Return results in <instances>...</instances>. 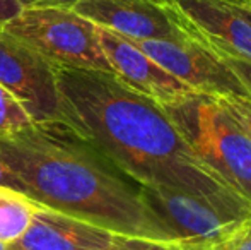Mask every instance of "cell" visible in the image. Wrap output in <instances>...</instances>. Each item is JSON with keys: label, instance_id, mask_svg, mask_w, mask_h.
<instances>
[{"label": "cell", "instance_id": "19", "mask_svg": "<svg viewBox=\"0 0 251 250\" xmlns=\"http://www.w3.org/2000/svg\"><path fill=\"white\" fill-rule=\"evenodd\" d=\"M23 3L24 9H34V7H67L72 9L77 2H84V0H19ZM157 3H168V0H152Z\"/></svg>", "mask_w": 251, "mask_h": 250}, {"label": "cell", "instance_id": "21", "mask_svg": "<svg viewBox=\"0 0 251 250\" xmlns=\"http://www.w3.org/2000/svg\"><path fill=\"white\" fill-rule=\"evenodd\" d=\"M236 10H238L239 16H241L251 28V5H238V3H236Z\"/></svg>", "mask_w": 251, "mask_h": 250}, {"label": "cell", "instance_id": "24", "mask_svg": "<svg viewBox=\"0 0 251 250\" xmlns=\"http://www.w3.org/2000/svg\"><path fill=\"white\" fill-rule=\"evenodd\" d=\"M0 250H9V249H7L5 244H2V242H0Z\"/></svg>", "mask_w": 251, "mask_h": 250}, {"label": "cell", "instance_id": "6", "mask_svg": "<svg viewBox=\"0 0 251 250\" xmlns=\"http://www.w3.org/2000/svg\"><path fill=\"white\" fill-rule=\"evenodd\" d=\"M140 190L176 240L193 250H208L222 244L251 218V209L197 194L147 185H140Z\"/></svg>", "mask_w": 251, "mask_h": 250}, {"label": "cell", "instance_id": "10", "mask_svg": "<svg viewBox=\"0 0 251 250\" xmlns=\"http://www.w3.org/2000/svg\"><path fill=\"white\" fill-rule=\"evenodd\" d=\"M96 33L115 76L137 93L157 103H168L195 93L190 86L173 77L168 70L147 57L130 38L98 24Z\"/></svg>", "mask_w": 251, "mask_h": 250}, {"label": "cell", "instance_id": "2", "mask_svg": "<svg viewBox=\"0 0 251 250\" xmlns=\"http://www.w3.org/2000/svg\"><path fill=\"white\" fill-rule=\"evenodd\" d=\"M0 163L40 206L118 235L176 240L140 185L69 127L34 124L0 134Z\"/></svg>", "mask_w": 251, "mask_h": 250}, {"label": "cell", "instance_id": "22", "mask_svg": "<svg viewBox=\"0 0 251 250\" xmlns=\"http://www.w3.org/2000/svg\"><path fill=\"white\" fill-rule=\"evenodd\" d=\"M222 2L238 3V5H251V0H222Z\"/></svg>", "mask_w": 251, "mask_h": 250}, {"label": "cell", "instance_id": "11", "mask_svg": "<svg viewBox=\"0 0 251 250\" xmlns=\"http://www.w3.org/2000/svg\"><path fill=\"white\" fill-rule=\"evenodd\" d=\"M113 231L38 206L29 228L9 250H108Z\"/></svg>", "mask_w": 251, "mask_h": 250}, {"label": "cell", "instance_id": "14", "mask_svg": "<svg viewBox=\"0 0 251 250\" xmlns=\"http://www.w3.org/2000/svg\"><path fill=\"white\" fill-rule=\"evenodd\" d=\"M108 250H193L178 240H152L113 233Z\"/></svg>", "mask_w": 251, "mask_h": 250}, {"label": "cell", "instance_id": "4", "mask_svg": "<svg viewBox=\"0 0 251 250\" xmlns=\"http://www.w3.org/2000/svg\"><path fill=\"white\" fill-rule=\"evenodd\" d=\"M2 31L23 40L55 67L115 74L98 40L96 24L72 9H24Z\"/></svg>", "mask_w": 251, "mask_h": 250}, {"label": "cell", "instance_id": "12", "mask_svg": "<svg viewBox=\"0 0 251 250\" xmlns=\"http://www.w3.org/2000/svg\"><path fill=\"white\" fill-rule=\"evenodd\" d=\"M38 206L21 190L0 185V242L9 247L29 228Z\"/></svg>", "mask_w": 251, "mask_h": 250}, {"label": "cell", "instance_id": "3", "mask_svg": "<svg viewBox=\"0 0 251 250\" xmlns=\"http://www.w3.org/2000/svg\"><path fill=\"white\" fill-rule=\"evenodd\" d=\"M159 105L200 160L251 204V137L217 98L192 93Z\"/></svg>", "mask_w": 251, "mask_h": 250}, {"label": "cell", "instance_id": "15", "mask_svg": "<svg viewBox=\"0 0 251 250\" xmlns=\"http://www.w3.org/2000/svg\"><path fill=\"white\" fill-rule=\"evenodd\" d=\"M224 110L245 129V132L251 137V100L243 96H215Z\"/></svg>", "mask_w": 251, "mask_h": 250}, {"label": "cell", "instance_id": "20", "mask_svg": "<svg viewBox=\"0 0 251 250\" xmlns=\"http://www.w3.org/2000/svg\"><path fill=\"white\" fill-rule=\"evenodd\" d=\"M0 185L2 187H10V189H16L19 190V184H17L16 177L0 163Z\"/></svg>", "mask_w": 251, "mask_h": 250}, {"label": "cell", "instance_id": "17", "mask_svg": "<svg viewBox=\"0 0 251 250\" xmlns=\"http://www.w3.org/2000/svg\"><path fill=\"white\" fill-rule=\"evenodd\" d=\"M222 60L226 62V65L239 77L243 84L246 86V89L251 94V62L248 60H241V58H234V57H226V55H219Z\"/></svg>", "mask_w": 251, "mask_h": 250}, {"label": "cell", "instance_id": "13", "mask_svg": "<svg viewBox=\"0 0 251 250\" xmlns=\"http://www.w3.org/2000/svg\"><path fill=\"white\" fill-rule=\"evenodd\" d=\"M34 125L23 105L0 86V134H12Z\"/></svg>", "mask_w": 251, "mask_h": 250}, {"label": "cell", "instance_id": "7", "mask_svg": "<svg viewBox=\"0 0 251 250\" xmlns=\"http://www.w3.org/2000/svg\"><path fill=\"white\" fill-rule=\"evenodd\" d=\"M147 57L168 70L173 77L207 96H243L251 100L250 91L217 54L197 40H132Z\"/></svg>", "mask_w": 251, "mask_h": 250}, {"label": "cell", "instance_id": "23", "mask_svg": "<svg viewBox=\"0 0 251 250\" xmlns=\"http://www.w3.org/2000/svg\"><path fill=\"white\" fill-rule=\"evenodd\" d=\"M208 250H227V249H226V245H224V242H222V244H219V245H215V247H212V249H208Z\"/></svg>", "mask_w": 251, "mask_h": 250}, {"label": "cell", "instance_id": "5", "mask_svg": "<svg viewBox=\"0 0 251 250\" xmlns=\"http://www.w3.org/2000/svg\"><path fill=\"white\" fill-rule=\"evenodd\" d=\"M0 86L23 105L33 124H62L79 136L75 117L56 84V67L5 31H0Z\"/></svg>", "mask_w": 251, "mask_h": 250}, {"label": "cell", "instance_id": "16", "mask_svg": "<svg viewBox=\"0 0 251 250\" xmlns=\"http://www.w3.org/2000/svg\"><path fill=\"white\" fill-rule=\"evenodd\" d=\"M227 250H251V218L241 224L227 240H224Z\"/></svg>", "mask_w": 251, "mask_h": 250}, {"label": "cell", "instance_id": "9", "mask_svg": "<svg viewBox=\"0 0 251 250\" xmlns=\"http://www.w3.org/2000/svg\"><path fill=\"white\" fill-rule=\"evenodd\" d=\"M183 17L193 40L214 54L251 62V28L236 10V3L222 0H168Z\"/></svg>", "mask_w": 251, "mask_h": 250}, {"label": "cell", "instance_id": "8", "mask_svg": "<svg viewBox=\"0 0 251 250\" xmlns=\"http://www.w3.org/2000/svg\"><path fill=\"white\" fill-rule=\"evenodd\" d=\"M79 16L130 40H192L188 26L171 3L152 0H84L72 7Z\"/></svg>", "mask_w": 251, "mask_h": 250}, {"label": "cell", "instance_id": "1", "mask_svg": "<svg viewBox=\"0 0 251 250\" xmlns=\"http://www.w3.org/2000/svg\"><path fill=\"white\" fill-rule=\"evenodd\" d=\"M56 84L75 117L79 137L132 182L251 209L200 160L157 101L115 74L56 67Z\"/></svg>", "mask_w": 251, "mask_h": 250}, {"label": "cell", "instance_id": "18", "mask_svg": "<svg viewBox=\"0 0 251 250\" xmlns=\"http://www.w3.org/2000/svg\"><path fill=\"white\" fill-rule=\"evenodd\" d=\"M24 10L19 0H0V31Z\"/></svg>", "mask_w": 251, "mask_h": 250}]
</instances>
